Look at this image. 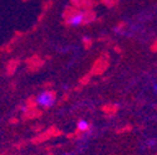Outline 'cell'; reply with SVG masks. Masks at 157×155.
<instances>
[{
	"instance_id": "6da1fadb",
	"label": "cell",
	"mask_w": 157,
	"mask_h": 155,
	"mask_svg": "<svg viewBox=\"0 0 157 155\" xmlns=\"http://www.w3.org/2000/svg\"><path fill=\"white\" fill-rule=\"evenodd\" d=\"M109 61H110L109 55L104 53L102 56H100L99 59L95 61V63H94V66H92V68H91V71H90V76H99V74H102V73L107 70V67H109Z\"/></svg>"
},
{
	"instance_id": "7a4b0ae2",
	"label": "cell",
	"mask_w": 157,
	"mask_h": 155,
	"mask_svg": "<svg viewBox=\"0 0 157 155\" xmlns=\"http://www.w3.org/2000/svg\"><path fill=\"white\" fill-rule=\"evenodd\" d=\"M56 101V94L52 91H45L36 97V103L41 107H51Z\"/></svg>"
},
{
	"instance_id": "3957f363",
	"label": "cell",
	"mask_w": 157,
	"mask_h": 155,
	"mask_svg": "<svg viewBox=\"0 0 157 155\" xmlns=\"http://www.w3.org/2000/svg\"><path fill=\"white\" fill-rule=\"evenodd\" d=\"M74 8L76 9H85V10H91V8L95 5L94 0H70Z\"/></svg>"
},
{
	"instance_id": "277c9868",
	"label": "cell",
	"mask_w": 157,
	"mask_h": 155,
	"mask_svg": "<svg viewBox=\"0 0 157 155\" xmlns=\"http://www.w3.org/2000/svg\"><path fill=\"white\" fill-rule=\"evenodd\" d=\"M96 20V14L94 10H85L82 13V25L90 24Z\"/></svg>"
},
{
	"instance_id": "5b68a950",
	"label": "cell",
	"mask_w": 157,
	"mask_h": 155,
	"mask_svg": "<svg viewBox=\"0 0 157 155\" xmlns=\"http://www.w3.org/2000/svg\"><path fill=\"white\" fill-rule=\"evenodd\" d=\"M80 13V10L78 9H76V8H74V6H69V8H66L65 9V11H64V19L66 21H69L71 17H74L76 14H78Z\"/></svg>"
},
{
	"instance_id": "8992f818",
	"label": "cell",
	"mask_w": 157,
	"mask_h": 155,
	"mask_svg": "<svg viewBox=\"0 0 157 155\" xmlns=\"http://www.w3.org/2000/svg\"><path fill=\"white\" fill-rule=\"evenodd\" d=\"M102 110L107 115H113L117 113V110H119V106L117 104H105V106H102Z\"/></svg>"
},
{
	"instance_id": "52a82bcc",
	"label": "cell",
	"mask_w": 157,
	"mask_h": 155,
	"mask_svg": "<svg viewBox=\"0 0 157 155\" xmlns=\"http://www.w3.org/2000/svg\"><path fill=\"white\" fill-rule=\"evenodd\" d=\"M66 23H67V25H82V13L80 11L78 14H76L74 17H71Z\"/></svg>"
},
{
	"instance_id": "ba28073f",
	"label": "cell",
	"mask_w": 157,
	"mask_h": 155,
	"mask_svg": "<svg viewBox=\"0 0 157 155\" xmlns=\"http://www.w3.org/2000/svg\"><path fill=\"white\" fill-rule=\"evenodd\" d=\"M77 130H80V132H89L90 130V124L89 123H86V122H84V121H81V122H78L77 123Z\"/></svg>"
},
{
	"instance_id": "9c48e42d",
	"label": "cell",
	"mask_w": 157,
	"mask_h": 155,
	"mask_svg": "<svg viewBox=\"0 0 157 155\" xmlns=\"http://www.w3.org/2000/svg\"><path fill=\"white\" fill-rule=\"evenodd\" d=\"M119 2H120V0H101V3H102L105 6H107V8H113V6H116L117 4H119Z\"/></svg>"
},
{
	"instance_id": "30bf717a",
	"label": "cell",
	"mask_w": 157,
	"mask_h": 155,
	"mask_svg": "<svg viewBox=\"0 0 157 155\" xmlns=\"http://www.w3.org/2000/svg\"><path fill=\"white\" fill-rule=\"evenodd\" d=\"M82 42H84V46H85L86 50H87V49H91V46H92V40H91L90 37H84Z\"/></svg>"
},
{
	"instance_id": "8fae6325",
	"label": "cell",
	"mask_w": 157,
	"mask_h": 155,
	"mask_svg": "<svg viewBox=\"0 0 157 155\" xmlns=\"http://www.w3.org/2000/svg\"><path fill=\"white\" fill-rule=\"evenodd\" d=\"M127 26V24L126 23H120V24H117V26L115 27V30L117 31V32H121V31H124L125 30V27Z\"/></svg>"
},
{
	"instance_id": "7c38bea8",
	"label": "cell",
	"mask_w": 157,
	"mask_h": 155,
	"mask_svg": "<svg viewBox=\"0 0 157 155\" xmlns=\"http://www.w3.org/2000/svg\"><path fill=\"white\" fill-rule=\"evenodd\" d=\"M131 129H132L131 125H125L124 128H121V129H119V130H116V133H117V134H124V133H126V132H130Z\"/></svg>"
},
{
	"instance_id": "4fadbf2b",
	"label": "cell",
	"mask_w": 157,
	"mask_h": 155,
	"mask_svg": "<svg viewBox=\"0 0 157 155\" xmlns=\"http://www.w3.org/2000/svg\"><path fill=\"white\" fill-rule=\"evenodd\" d=\"M90 78H91V76H90V74H87V76H85V77H84V78H81V80H80V83H81V85H86V83H89V82H90Z\"/></svg>"
},
{
	"instance_id": "5bb4252c",
	"label": "cell",
	"mask_w": 157,
	"mask_h": 155,
	"mask_svg": "<svg viewBox=\"0 0 157 155\" xmlns=\"http://www.w3.org/2000/svg\"><path fill=\"white\" fill-rule=\"evenodd\" d=\"M151 51L152 52H157V38L155 40V42L151 45Z\"/></svg>"
},
{
	"instance_id": "9a60e30c",
	"label": "cell",
	"mask_w": 157,
	"mask_h": 155,
	"mask_svg": "<svg viewBox=\"0 0 157 155\" xmlns=\"http://www.w3.org/2000/svg\"><path fill=\"white\" fill-rule=\"evenodd\" d=\"M115 51H116V52H121V49L116 46V47H115Z\"/></svg>"
},
{
	"instance_id": "2e32d148",
	"label": "cell",
	"mask_w": 157,
	"mask_h": 155,
	"mask_svg": "<svg viewBox=\"0 0 157 155\" xmlns=\"http://www.w3.org/2000/svg\"><path fill=\"white\" fill-rule=\"evenodd\" d=\"M111 155H113V154H111Z\"/></svg>"
}]
</instances>
